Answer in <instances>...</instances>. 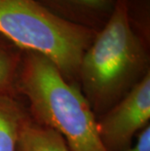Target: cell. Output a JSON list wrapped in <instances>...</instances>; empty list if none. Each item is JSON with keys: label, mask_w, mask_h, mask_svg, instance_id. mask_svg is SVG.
<instances>
[{"label": "cell", "mask_w": 150, "mask_h": 151, "mask_svg": "<svg viewBox=\"0 0 150 151\" xmlns=\"http://www.w3.org/2000/svg\"><path fill=\"white\" fill-rule=\"evenodd\" d=\"M125 151H150V125L136 137V142Z\"/></svg>", "instance_id": "obj_10"}, {"label": "cell", "mask_w": 150, "mask_h": 151, "mask_svg": "<svg viewBox=\"0 0 150 151\" xmlns=\"http://www.w3.org/2000/svg\"><path fill=\"white\" fill-rule=\"evenodd\" d=\"M29 118L20 96L0 94V151H17L22 131Z\"/></svg>", "instance_id": "obj_6"}, {"label": "cell", "mask_w": 150, "mask_h": 151, "mask_svg": "<svg viewBox=\"0 0 150 151\" xmlns=\"http://www.w3.org/2000/svg\"><path fill=\"white\" fill-rule=\"evenodd\" d=\"M131 27L150 45V0H123Z\"/></svg>", "instance_id": "obj_9"}, {"label": "cell", "mask_w": 150, "mask_h": 151, "mask_svg": "<svg viewBox=\"0 0 150 151\" xmlns=\"http://www.w3.org/2000/svg\"><path fill=\"white\" fill-rule=\"evenodd\" d=\"M17 151H70L62 136L29 118L22 131Z\"/></svg>", "instance_id": "obj_7"}, {"label": "cell", "mask_w": 150, "mask_h": 151, "mask_svg": "<svg viewBox=\"0 0 150 151\" xmlns=\"http://www.w3.org/2000/svg\"><path fill=\"white\" fill-rule=\"evenodd\" d=\"M23 55V50L0 33V94L20 96L18 81Z\"/></svg>", "instance_id": "obj_8"}, {"label": "cell", "mask_w": 150, "mask_h": 151, "mask_svg": "<svg viewBox=\"0 0 150 151\" xmlns=\"http://www.w3.org/2000/svg\"><path fill=\"white\" fill-rule=\"evenodd\" d=\"M0 33L21 50L48 58L79 87L82 57L97 31L63 21L34 0H0Z\"/></svg>", "instance_id": "obj_3"}, {"label": "cell", "mask_w": 150, "mask_h": 151, "mask_svg": "<svg viewBox=\"0 0 150 151\" xmlns=\"http://www.w3.org/2000/svg\"><path fill=\"white\" fill-rule=\"evenodd\" d=\"M150 125V73L122 99L97 117L98 133L106 151H125Z\"/></svg>", "instance_id": "obj_4"}, {"label": "cell", "mask_w": 150, "mask_h": 151, "mask_svg": "<svg viewBox=\"0 0 150 151\" xmlns=\"http://www.w3.org/2000/svg\"><path fill=\"white\" fill-rule=\"evenodd\" d=\"M150 73V45L131 27L123 0L86 50L79 87L95 117L115 105Z\"/></svg>", "instance_id": "obj_1"}, {"label": "cell", "mask_w": 150, "mask_h": 151, "mask_svg": "<svg viewBox=\"0 0 150 151\" xmlns=\"http://www.w3.org/2000/svg\"><path fill=\"white\" fill-rule=\"evenodd\" d=\"M18 92L27 101L32 120L57 132L70 151H106L80 88L66 81L48 58L24 51Z\"/></svg>", "instance_id": "obj_2"}, {"label": "cell", "mask_w": 150, "mask_h": 151, "mask_svg": "<svg viewBox=\"0 0 150 151\" xmlns=\"http://www.w3.org/2000/svg\"><path fill=\"white\" fill-rule=\"evenodd\" d=\"M63 21L100 31L112 16L116 0H34Z\"/></svg>", "instance_id": "obj_5"}]
</instances>
